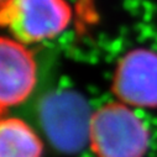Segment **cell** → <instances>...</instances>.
I'll use <instances>...</instances> for the list:
<instances>
[{
	"instance_id": "6da1fadb",
	"label": "cell",
	"mask_w": 157,
	"mask_h": 157,
	"mask_svg": "<svg viewBox=\"0 0 157 157\" xmlns=\"http://www.w3.org/2000/svg\"><path fill=\"white\" fill-rule=\"evenodd\" d=\"M36 121L55 150L77 153L89 142L93 113L86 99L73 90H53L38 100Z\"/></svg>"
},
{
	"instance_id": "7a4b0ae2",
	"label": "cell",
	"mask_w": 157,
	"mask_h": 157,
	"mask_svg": "<svg viewBox=\"0 0 157 157\" xmlns=\"http://www.w3.org/2000/svg\"><path fill=\"white\" fill-rule=\"evenodd\" d=\"M148 142L146 125L129 105L111 101L93 113L89 145L97 157H144Z\"/></svg>"
},
{
	"instance_id": "3957f363",
	"label": "cell",
	"mask_w": 157,
	"mask_h": 157,
	"mask_svg": "<svg viewBox=\"0 0 157 157\" xmlns=\"http://www.w3.org/2000/svg\"><path fill=\"white\" fill-rule=\"evenodd\" d=\"M74 6L67 0L0 2V24L24 45L57 37L71 22L74 24Z\"/></svg>"
},
{
	"instance_id": "277c9868",
	"label": "cell",
	"mask_w": 157,
	"mask_h": 157,
	"mask_svg": "<svg viewBox=\"0 0 157 157\" xmlns=\"http://www.w3.org/2000/svg\"><path fill=\"white\" fill-rule=\"evenodd\" d=\"M111 90L129 106L157 108V53L147 48L128 52L115 68Z\"/></svg>"
},
{
	"instance_id": "5b68a950",
	"label": "cell",
	"mask_w": 157,
	"mask_h": 157,
	"mask_svg": "<svg viewBox=\"0 0 157 157\" xmlns=\"http://www.w3.org/2000/svg\"><path fill=\"white\" fill-rule=\"evenodd\" d=\"M37 86V64L26 45L13 37L0 40V109L25 103Z\"/></svg>"
},
{
	"instance_id": "8992f818",
	"label": "cell",
	"mask_w": 157,
	"mask_h": 157,
	"mask_svg": "<svg viewBox=\"0 0 157 157\" xmlns=\"http://www.w3.org/2000/svg\"><path fill=\"white\" fill-rule=\"evenodd\" d=\"M42 141L20 117H3L0 123V157H41Z\"/></svg>"
},
{
	"instance_id": "52a82bcc",
	"label": "cell",
	"mask_w": 157,
	"mask_h": 157,
	"mask_svg": "<svg viewBox=\"0 0 157 157\" xmlns=\"http://www.w3.org/2000/svg\"><path fill=\"white\" fill-rule=\"evenodd\" d=\"M74 30L78 38L88 35L92 29L99 22V11L97 0H75L74 3Z\"/></svg>"
},
{
	"instance_id": "ba28073f",
	"label": "cell",
	"mask_w": 157,
	"mask_h": 157,
	"mask_svg": "<svg viewBox=\"0 0 157 157\" xmlns=\"http://www.w3.org/2000/svg\"><path fill=\"white\" fill-rule=\"evenodd\" d=\"M0 2H4V0H0Z\"/></svg>"
}]
</instances>
